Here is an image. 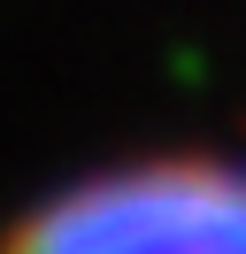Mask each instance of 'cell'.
I'll use <instances>...</instances> for the list:
<instances>
[{"label":"cell","mask_w":246,"mask_h":254,"mask_svg":"<svg viewBox=\"0 0 246 254\" xmlns=\"http://www.w3.org/2000/svg\"><path fill=\"white\" fill-rule=\"evenodd\" d=\"M0 254H246V146L184 139L92 162L15 208Z\"/></svg>","instance_id":"1"}]
</instances>
